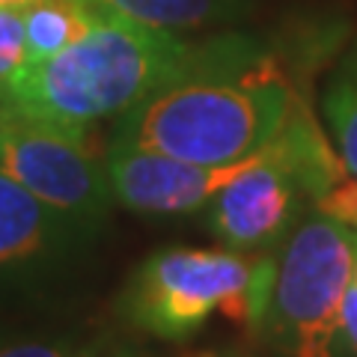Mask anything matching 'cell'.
<instances>
[{
  "mask_svg": "<svg viewBox=\"0 0 357 357\" xmlns=\"http://www.w3.org/2000/svg\"><path fill=\"white\" fill-rule=\"evenodd\" d=\"M6 114H9V105H6L3 93H0V128H3V119H6Z\"/></svg>",
  "mask_w": 357,
  "mask_h": 357,
  "instance_id": "obj_17",
  "label": "cell"
},
{
  "mask_svg": "<svg viewBox=\"0 0 357 357\" xmlns=\"http://www.w3.org/2000/svg\"><path fill=\"white\" fill-rule=\"evenodd\" d=\"M0 170L63 220H98L114 199L107 158L96 155L84 128L51 126L13 107L0 128Z\"/></svg>",
  "mask_w": 357,
  "mask_h": 357,
  "instance_id": "obj_5",
  "label": "cell"
},
{
  "mask_svg": "<svg viewBox=\"0 0 357 357\" xmlns=\"http://www.w3.org/2000/svg\"><path fill=\"white\" fill-rule=\"evenodd\" d=\"M98 13L86 0H33L24 6L27 63L66 51L96 24Z\"/></svg>",
  "mask_w": 357,
  "mask_h": 357,
  "instance_id": "obj_9",
  "label": "cell"
},
{
  "mask_svg": "<svg viewBox=\"0 0 357 357\" xmlns=\"http://www.w3.org/2000/svg\"><path fill=\"white\" fill-rule=\"evenodd\" d=\"M218 51L220 42L194 48L176 33L98 13L86 36L48 60L27 63L0 93L21 116L86 131L199 72Z\"/></svg>",
  "mask_w": 357,
  "mask_h": 357,
  "instance_id": "obj_2",
  "label": "cell"
},
{
  "mask_svg": "<svg viewBox=\"0 0 357 357\" xmlns=\"http://www.w3.org/2000/svg\"><path fill=\"white\" fill-rule=\"evenodd\" d=\"M328 116L337 134L345 170L357 176V66L354 72L342 75L340 84L328 93Z\"/></svg>",
  "mask_w": 357,
  "mask_h": 357,
  "instance_id": "obj_11",
  "label": "cell"
},
{
  "mask_svg": "<svg viewBox=\"0 0 357 357\" xmlns=\"http://www.w3.org/2000/svg\"><path fill=\"white\" fill-rule=\"evenodd\" d=\"M351 280L354 232L319 211L286 241L262 331L289 357H333Z\"/></svg>",
  "mask_w": 357,
  "mask_h": 357,
  "instance_id": "obj_4",
  "label": "cell"
},
{
  "mask_svg": "<svg viewBox=\"0 0 357 357\" xmlns=\"http://www.w3.org/2000/svg\"><path fill=\"white\" fill-rule=\"evenodd\" d=\"M316 208L345 227H357V176H342L337 185H331L316 199Z\"/></svg>",
  "mask_w": 357,
  "mask_h": 357,
  "instance_id": "obj_14",
  "label": "cell"
},
{
  "mask_svg": "<svg viewBox=\"0 0 357 357\" xmlns=\"http://www.w3.org/2000/svg\"><path fill=\"white\" fill-rule=\"evenodd\" d=\"M27 66L24 6H0V89Z\"/></svg>",
  "mask_w": 357,
  "mask_h": 357,
  "instance_id": "obj_12",
  "label": "cell"
},
{
  "mask_svg": "<svg viewBox=\"0 0 357 357\" xmlns=\"http://www.w3.org/2000/svg\"><path fill=\"white\" fill-rule=\"evenodd\" d=\"M262 152L238 164L203 167L114 140L107 152V178L114 199L126 208L146 211V215H182L215 199L220 188L253 167L262 158Z\"/></svg>",
  "mask_w": 357,
  "mask_h": 357,
  "instance_id": "obj_6",
  "label": "cell"
},
{
  "mask_svg": "<svg viewBox=\"0 0 357 357\" xmlns=\"http://www.w3.org/2000/svg\"><path fill=\"white\" fill-rule=\"evenodd\" d=\"M191 357H244V354H232V351H227V354H220V351H203V354H191Z\"/></svg>",
  "mask_w": 357,
  "mask_h": 357,
  "instance_id": "obj_16",
  "label": "cell"
},
{
  "mask_svg": "<svg viewBox=\"0 0 357 357\" xmlns=\"http://www.w3.org/2000/svg\"><path fill=\"white\" fill-rule=\"evenodd\" d=\"M33 0H0V6H27Z\"/></svg>",
  "mask_w": 357,
  "mask_h": 357,
  "instance_id": "obj_18",
  "label": "cell"
},
{
  "mask_svg": "<svg viewBox=\"0 0 357 357\" xmlns=\"http://www.w3.org/2000/svg\"><path fill=\"white\" fill-rule=\"evenodd\" d=\"M295 102L298 96L271 60L238 39L220 42L215 60L199 72L122 114L114 140L203 167H227L262 152L292 116Z\"/></svg>",
  "mask_w": 357,
  "mask_h": 357,
  "instance_id": "obj_1",
  "label": "cell"
},
{
  "mask_svg": "<svg viewBox=\"0 0 357 357\" xmlns=\"http://www.w3.org/2000/svg\"><path fill=\"white\" fill-rule=\"evenodd\" d=\"M277 262L241 250L170 248L137 268L126 292L131 325L158 340H188L220 312L236 325L262 333L271 304Z\"/></svg>",
  "mask_w": 357,
  "mask_h": 357,
  "instance_id": "obj_3",
  "label": "cell"
},
{
  "mask_svg": "<svg viewBox=\"0 0 357 357\" xmlns=\"http://www.w3.org/2000/svg\"><path fill=\"white\" fill-rule=\"evenodd\" d=\"M340 340H345V345L357 354V283L351 280V286L345 289L342 298V312H340Z\"/></svg>",
  "mask_w": 357,
  "mask_h": 357,
  "instance_id": "obj_15",
  "label": "cell"
},
{
  "mask_svg": "<svg viewBox=\"0 0 357 357\" xmlns=\"http://www.w3.org/2000/svg\"><path fill=\"white\" fill-rule=\"evenodd\" d=\"M354 283H357V236H354Z\"/></svg>",
  "mask_w": 357,
  "mask_h": 357,
  "instance_id": "obj_19",
  "label": "cell"
},
{
  "mask_svg": "<svg viewBox=\"0 0 357 357\" xmlns=\"http://www.w3.org/2000/svg\"><path fill=\"white\" fill-rule=\"evenodd\" d=\"M96 13L128 18L134 24L178 33L197 30L232 13V0H86Z\"/></svg>",
  "mask_w": 357,
  "mask_h": 357,
  "instance_id": "obj_10",
  "label": "cell"
},
{
  "mask_svg": "<svg viewBox=\"0 0 357 357\" xmlns=\"http://www.w3.org/2000/svg\"><path fill=\"white\" fill-rule=\"evenodd\" d=\"M63 218L0 170V265L42 256L63 236Z\"/></svg>",
  "mask_w": 357,
  "mask_h": 357,
  "instance_id": "obj_8",
  "label": "cell"
},
{
  "mask_svg": "<svg viewBox=\"0 0 357 357\" xmlns=\"http://www.w3.org/2000/svg\"><path fill=\"white\" fill-rule=\"evenodd\" d=\"M298 191L301 185L274 137L259 161L215 194L208 223L215 236L232 250L268 248L283 236L292 220Z\"/></svg>",
  "mask_w": 357,
  "mask_h": 357,
  "instance_id": "obj_7",
  "label": "cell"
},
{
  "mask_svg": "<svg viewBox=\"0 0 357 357\" xmlns=\"http://www.w3.org/2000/svg\"><path fill=\"white\" fill-rule=\"evenodd\" d=\"M0 357H134L110 342H15L0 345Z\"/></svg>",
  "mask_w": 357,
  "mask_h": 357,
  "instance_id": "obj_13",
  "label": "cell"
}]
</instances>
